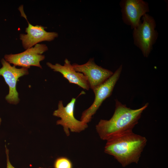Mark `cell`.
<instances>
[{"label":"cell","instance_id":"obj_3","mask_svg":"<svg viewBox=\"0 0 168 168\" xmlns=\"http://www.w3.org/2000/svg\"><path fill=\"white\" fill-rule=\"evenodd\" d=\"M142 21L133 29L134 45L141 51L143 56L148 57L153 49L158 34L155 30L156 24L154 18L147 13L142 17Z\"/></svg>","mask_w":168,"mask_h":168},{"label":"cell","instance_id":"obj_11","mask_svg":"<svg viewBox=\"0 0 168 168\" xmlns=\"http://www.w3.org/2000/svg\"><path fill=\"white\" fill-rule=\"evenodd\" d=\"M46 64L53 71L61 73L70 83L77 85L87 90H89L90 88L86 78L82 73L76 72L67 58L65 59L63 65L58 63L53 64L49 62Z\"/></svg>","mask_w":168,"mask_h":168},{"label":"cell","instance_id":"obj_8","mask_svg":"<svg viewBox=\"0 0 168 168\" xmlns=\"http://www.w3.org/2000/svg\"><path fill=\"white\" fill-rule=\"evenodd\" d=\"M119 5L124 22L133 29L141 23V17L149 12L148 3L143 0H122Z\"/></svg>","mask_w":168,"mask_h":168},{"label":"cell","instance_id":"obj_7","mask_svg":"<svg viewBox=\"0 0 168 168\" xmlns=\"http://www.w3.org/2000/svg\"><path fill=\"white\" fill-rule=\"evenodd\" d=\"M1 62L2 66L0 68V76L3 77L9 88L8 94L6 96L5 99L10 104L16 105L20 101L16 90L17 83L20 77L29 74L28 68H18L15 66H12L4 58H2Z\"/></svg>","mask_w":168,"mask_h":168},{"label":"cell","instance_id":"obj_16","mask_svg":"<svg viewBox=\"0 0 168 168\" xmlns=\"http://www.w3.org/2000/svg\"></svg>","mask_w":168,"mask_h":168},{"label":"cell","instance_id":"obj_15","mask_svg":"<svg viewBox=\"0 0 168 168\" xmlns=\"http://www.w3.org/2000/svg\"><path fill=\"white\" fill-rule=\"evenodd\" d=\"M39 168H44L40 167H39Z\"/></svg>","mask_w":168,"mask_h":168},{"label":"cell","instance_id":"obj_12","mask_svg":"<svg viewBox=\"0 0 168 168\" xmlns=\"http://www.w3.org/2000/svg\"><path fill=\"white\" fill-rule=\"evenodd\" d=\"M55 168H72V164L68 158L61 157L56 159L54 163Z\"/></svg>","mask_w":168,"mask_h":168},{"label":"cell","instance_id":"obj_14","mask_svg":"<svg viewBox=\"0 0 168 168\" xmlns=\"http://www.w3.org/2000/svg\"><path fill=\"white\" fill-rule=\"evenodd\" d=\"M1 122H2V119H1V118H0V125L1 124Z\"/></svg>","mask_w":168,"mask_h":168},{"label":"cell","instance_id":"obj_6","mask_svg":"<svg viewBox=\"0 0 168 168\" xmlns=\"http://www.w3.org/2000/svg\"><path fill=\"white\" fill-rule=\"evenodd\" d=\"M48 49L47 46L44 44H37L34 47L26 49L25 51L17 54H6L5 60L15 66L29 68L31 66H35L42 68L40 62L45 58L42 54Z\"/></svg>","mask_w":168,"mask_h":168},{"label":"cell","instance_id":"obj_10","mask_svg":"<svg viewBox=\"0 0 168 168\" xmlns=\"http://www.w3.org/2000/svg\"><path fill=\"white\" fill-rule=\"evenodd\" d=\"M74 69L82 73L86 78L90 88H94L103 83L113 74V72L97 65L94 59L90 58L82 64L73 63Z\"/></svg>","mask_w":168,"mask_h":168},{"label":"cell","instance_id":"obj_5","mask_svg":"<svg viewBox=\"0 0 168 168\" xmlns=\"http://www.w3.org/2000/svg\"><path fill=\"white\" fill-rule=\"evenodd\" d=\"M76 98H73L67 105L64 106L63 101L60 100L57 109L55 110L53 115L59 117L60 119L56 121V124L62 125L66 135H70L71 132L80 133L85 130L88 127L87 124L77 119L74 115L75 105Z\"/></svg>","mask_w":168,"mask_h":168},{"label":"cell","instance_id":"obj_13","mask_svg":"<svg viewBox=\"0 0 168 168\" xmlns=\"http://www.w3.org/2000/svg\"><path fill=\"white\" fill-rule=\"evenodd\" d=\"M5 151L7 157V168H15L11 164L9 158V150L7 148L6 145L5 146Z\"/></svg>","mask_w":168,"mask_h":168},{"label":"cell","instance_id":"obj_2","mask_svg":"<svg viewBox=\"0 0 168 168\" xmlns=\"http://www.w3.org/2000/svg\"><path fill=\"white\" fill-rule=\"evenodd\" d=\"M106 141L104 152L113 156L123 167L138 163L147 142L145 137L133 132Z\"/></svg>","mask_w":168,"mask_h":168},{"label":"cell","instance_id":"obj_1","mask_svg":"<svg viewBox=\"0 0 168 168\" xmlns=\"http://www.w3.org/2000/svg\"><path fill=\"white\" fill-rule=\"evenodd\" d=\"M148 105L146 103L139 109H132L116 99L114 112L112 117L108 120L100 119L96 125V130L100 138L107 140L132 132Z\"/></svg>","mask_w":168,"mask_h":168},{"label":"cell","instance_id":"obj_4","mask_svg":"<svg viewBox=\"0 0 168 168\" xmlns=\"http://www.w3.org/2000/svg\"><path fill=\"white\" fill-rule=\"evenodd\" d=\"M122 69L121 65L110 78L92 90L95 95L94 100L90 106L82 112L81 121L86 124L91 121L103 101L112 94Z\"/></svg>","mask_w":168,"mask_h":168},{"label":"cell","instance_id":"obj_9","mask_svg":"<svg viewBox=\"0 0 168 168\" xmlns=\"http://www.w3.org/2000/svg\"><path fill=\"white\" fill-rule=\"evenodd\" d=\"M18 9L21 16L26 19L28 23V26L25 30L27 34H21L20 35V39L25 49L30 48L42 41H52L58 37V34L56 32L46 31L45 27L39 25L34 26L30 24L24 12L23 5L20 6Z\"/></svg>","mask_w":168,"mask_h":168}]
</instances>
